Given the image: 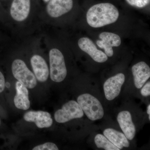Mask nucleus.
<instances>
[{
	"instance_id": "7ed1b4c3",
	"label": "nucleus",
	"mask_w": 150,
	"mask_h": 150,
	"mask_svg": "<svg viewBox=\"0 0 150 150\" xmlns=\"http://www.w3.org/2000/svg\"><path fill=\"white\" fill-rule=\"evenodd\" d=\"M49 62L51 79L55 82H61L67 76V71L64 56L59 49L50 50Z\"/></svg>"
},
{
	"instance_id": "412c9836",
	"label": "nucleus",
	"mask_w": 150,
	"mask_h": 150,
	"mask_svg": "<svg viewBox=\"0 0 150 150\" xmlns=\"http://www.w3.org/2000/svg\"><path fill=\"white\" fill-rule=\"evenodd\" d=\"M5 80L2 73L0 71V93L2 92L5 87Z\"/></svg>"
},
{
	"instance_id": "2eb2a0df",
	"label": "nucleus",
	"mask_w": 150,
	"mask_h": 150,
	"mask_svg": "<svg viewBox=\"0 0 150 150\" xmlns=\"http://www.w3.org/2000/svg\"><path fill=\"white\" fill-rule=\"evenodd\" d=\"M16 93L14 98L16 107L21 110H28L30 106V101L27 88L18 81L16 83Z\"/></svg>"
},
{
	"instance_id": "f257e3e1",
	"label": "nucleus",
	"mask_w": 150,
	"mask_h": 150,
	"mask_svg": "<svg viewBox=\"0 0 150 150\" xmlns=\"http://www.w3.org/2000/svg\"><path fill=\"white\" fill-rule=\"evenodd\" d=\"M118 9L110 3H100L89 9L86 14L87 22L92 27L100 28L114 23L118 20Z\"/></svg>"
},
{
	"instance_id": "5701e85b",
	"label": "nucleus",
	"mask_w": 150,
	"mask_h": 150,
	"mask_svg": "<svg viewBox=\"0 0 150 150\" xmlns=\"http://www.w3.org/2000/svg\"><path fill=\"white\" fill-rule=\"evenodd\" d=\"M43 1L45 2H48L50 0H43Z\"/></svg>"
},
{
	"instance_id": "6e6552de",
	"label": "nucleus",
	"mask_w": 150,
	"mask_h": 150,
	"mask_svg": "<svg viewBox=\"0 0 150 150\" xmlns=\"http://www.w3.org/2000/svg\"><path fill=\"white\" fill-rule=\"evenodd\" d=\"M78 45L81 50L88 54L95 62L101 63L107 61V55L98 50L95 44L88 38H81L78 41Z\"/></svg>"
},
{
	"instance_id": "9b49d317",
	"label": "nucleus",
	"mask_w": 150,
	"mask_h": 150,
	"mask_svg": "<svg viewBox=\"0 0 150 150\" xmlns=\"http://www.w3.org/2000/svg\"><path fill=\"white\" fill-rule=\"evenodd\" d=\"M30 9V0H13L10 8L11 16L17 21H23L29 15Z\"/></svg>"
},
{
	"instance_id": "423d86ee",
	"label": "nucleus",
	"mask_w": 150,
	"mask_h": 150,
	"mask_svg": "<svg viewBox=\"0 0 150 150\" xmlns=\"http://www.w3.org/2000/svg\"><path fill=\"white\" fill-rule=\"evenodd\" d=\"M125 80L124 75L120 73L109 78L105 81L103 89L106 99L112 100L119 95Z\"/></svg>"
},
{
	"instance_id": "aec40b11",
	"label": "nucleus",
	"mask_w": 150,
	"mask_h": 150,
	"mask_svg": "<svg viewBox=\"0 0 150 150\" xmlns=\"http://www.w3.org/2000/svg\"><path fill=\"white\" fill-rule=\"evenodd\" d=\"M141 94L144 96H148L150 95V82H148L143 87L141 90Z\"/></svg>"
},
{
	"instance_id": "0eeeda50",
	"label": "nucleus",
	"mask_w": 150,
	"mask_h": 150,
	"mask_svg": "<svg viewBox=\"0 0 150 150\" xmlns=\"http://www.w3.org/2000/svg\"><path fill=\"white\" fill-rule=\"evenodd\" d=\"M101 40H98L96 44L100 48L104 49L105 54L108 57L113 55L112 47H118L121 44V38L119 35L112 33H101L99 35Z\"/></svg>"
},
{
	"instance_id": "20e7f679",
	"label": "nucleus",
	"mask_w": 150,
	"mask_h": 150,
	"mask_svg": "<svg viewBox=\"0 0 150 150\" xmlns=\"http://www.w3.org/2000/svg\"><path fill=\"white\" fill-rule=\"evenodd\" d=\"M13 76L27 88L32 89L37 84L35 75L28 68L25 62L21 59H16L12 64Z\"/></svg>"
},
{
	"instance_id": "1a4fd4ad",
	"label": "nucleus",
	"mask_w": 150,
	"mask_h": 150,
	"mask_svg": "<svg viewBox=\"0 0 150 150\" xmlns=\"http://www.w3.org/2000/svg\"><path fill=\"white\" fill-rule=\"evenodd\" d=\"M23 118L25 121L33 122L40 129L49 128L53 124L51 114L46 111H29L25 113Z\"/></svg>"
},
{
	"instance_id": "4be33fe9",
	"label": "nucleus",
	"mask_w": 150,
	"mask_h": 150,
	"mask_svg": "<svg viewBox=\"0 0 150 150\" xmlns=\"http://www.w3.org/2000/svg\"><path fill=\"white\" fill-rule=\"evenodd\" d=\"M147 113L148 115H150V105H148L147 108Z\"/></svg>"
},
{
	"instance_id": "f3484780",
	"label": "nucleus",
	"mask_w": 150,
	"mask_h": 150,
	"mask_svg": "<svg viewBox=\"0 0 150 150\" xmlns=\"http://www.w3.org/2000/svg\"><path fill=\"white\" fill-rule=\"evenodd\" d=\"M94 141L98 148H102L106 150H120L102 134H97L95 137Z\"/></svg>"
},
{
	"instance_id": "9d476101",
	"label": "nucleus",
	"mask_w": 150,
	"mask_h": 150,
	"mask_svg": "<svg viewBox=\"0 0 150 150\" xmlns=\"http://www.w3.org/2000/svg\"><path fill=\"white\" fill-rule=\"evenodd\" d=\"M73 6V0H50L46 9L50 16L58 18L69 12Z\"/></svg>"
},
{
	"instance_id": "ddd939ff",
	"label": "nucleus",
	"mask_w": 150,
	"mask_h": 150,
	"mask_svg": "<svg viewBox=\"0 0 150 150\" xmlns=\"http://www.w3.org/2000/svg\"><path fill=\"white\" fill-rule=\"evenodd\" d=\"M30 63L38 80L40 82L46 81L49 76V71L45 60L39 55H35L31 57Z\"/></svg>"
},
{
	"instance_id": "a211bd4d",
	"label": "nucleus",
	"mask_w": 150,
	"mask_h": 150,
	"mask_svg": "<svg viewBox=\"0 0 150 150\" xmlns=\"http://www.w3.org/2000/svg\"><path fill=\"white\" fill-rule=\"evenodd\" d=\"M33 150H58V147L51 142H47L43 144L38 145L32 149Z\"/></svg>"
},
{
	"instance_id": "f03ea898",
	"label": "nucleus",
	"mask_w": 150,
	"mask_h": 150,
	"mask_svg": "<svg viewBox=\"0 0 150 150\" xmlns=\"http://www.w3.org/2000/svg\"><path fill=\"white\" fill-rule=\"evenodd\" d=\"M77 102L86 115L91 121L101 119L104 112L102 105L96 98L88 93L78 97Z\"/></svg>"
},
{
	"instance_id": "4468645a",
	"label": "nucleus",
	"mask_w": 150,
	"mask_h": 150,
	"mask_svg": "<svg viewBox=\"0 0 150 150\" xmlns=\"http://www.w3.org/2000/svg\"><path fill=\"white\" fill-rule=\"evenodd\" d=\"M117 121L127 139L133 140L136 134V128L132 121L131 113L128 111H121L118 113Z\"/></svg>"
},
{
	"instance_id": "39448f33",
	"label": "nucleus",
	"mask_w": 150,
	"mask_h": 150,
	"mask_svg": "<svg viewBox=\"0 0 150 150\" xmlns=\"http://www.w3.org/2000/svg\"><path fill=\"white\" fill-rule=\"evenodd\" d=\"M84 112L76 101L70 100L65 103L61 109L55 112L54 118L56 122L64 123L75 118H81Z\"/></svg>"
},
{
	"instance_id": "b1692460",
	"label": "nucleus",
	"mask_w": 150,
	"mask_h": 150,
	"mask_svg": "<svg viewBox=\"0 0 150 150\" xmlns=\"http://www.w3.org/2000/svg\"><path fill=\"white\" fill-rule=\"evenodd\" d=\"M0 124H1V121H0Z\"/></svg>"
},
{
	"instance_id": "f8f14e48",
	"label": "nucleus",
	"mask_w": 150,
	"mask_h": 150,
	"mask_svg": "<svg viewBox=\"0 0 150 150\" xmlns=\"http://www.w3.org/2000/svg\"><path fill=\"white\" fill-rule=\"evenodd\" d=\"M134 84L137 88H141L150 77V69L145 62H141L132 68Z\"/></svg>"
},
{
	"instance_id": "6ab92c4d",
	"label": "nucleus",
	"mask_w": 150,
	"mask_h": 150,
	"mask_svg": "<svg viewBox=\"0 0 150 150\" xmlns=\"http://www.w3.org/2000/svg\"><path fill=\"white\" fill-rule=\"evenodd\" d=\"M129 5L136 7H144L150 3V0H126Z\"/></svg>"
},
{
	"instance_id": "dca6fc26",
	"label": "nucleus",
	"mask_w": 150,
	"mask_h": 150,
	"mask_svg": "<svg viewBox=\"0 0 150 150\" xmlns=\"http://www.w3.org/2000/svg\"><path fill=\"white\" fill-rule=\"evenodd\" d=\"M103 134L113 144L120 149L123 147H129V141L124 134L113 129H107L104 130Z\"/></svg>"
}]
</instances>
